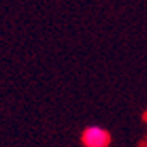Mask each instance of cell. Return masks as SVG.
I'll list each match as a JSON object with an SVG mask.
<instances>
[{
  "instance_id": "cell-1",
  "label": "cell",
  "mask_w": 147,
  "mask_h": 147,
  "mask_svg": "<svg viewBox=\"0 0 147 147\" xmlns=\"http://www.w3.org/2000/svg\"><path fill=\"white\" fill-rule=\"evenodd\" d=\"M81 139L86 147H108V144H110L108 131H105L100 126H89V128H86Z\"/></svg>"
}]
</instances>
